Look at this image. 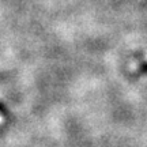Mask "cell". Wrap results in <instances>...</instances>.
I'll return each instance as SVG.
<instances>
[{
	"label": "cell",
	"mask_w": 147,
	"mask_h": 147,
	"mask_svg": "<svg viewBox=\"0 0 147 147\" xmlns=\"http://www.w3.org/2000/svg\"><path fill=\"white\" fill-rule=\"evenodd\" d=\"M3 121H4V120H3V116L0 115V124H3Z\"/></svg>",
	"instance_id": "1"
}]
</instances>
